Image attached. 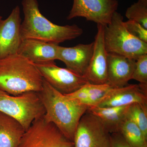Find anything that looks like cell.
<instances>
[{"instance_id": "6da1fadb", "label": "cell", "mask_w": 147, "mask_h": 147, "mask_svg": "<svg viewBox=\"0 0 147 147\" xmlns=\"http://www.w3.org/2000/svg\"><path fill=\"white\" fill-rule=\"evenodd\" d=\"M24 15L21 23V40L32 38L59 44L81 36L83 29L77 25L59 26L52 23L40 12L37 0H22Z\"/></svg>"}, {"instance_id": "7a4b0ae2", "label": "cell", "mask_w": 147, "mask_h": 147, "mask_svg": "<svg viewBox=\"0 0 147 147\" xmlns=\"http://www.w3.org/2000/svg\"><path fill=\"white\" fill-rule=\"evenodd\" d=\"M38 94L45 109V120L55 125L73 142L79 121L89 108L57 91L44 79Z\"/></svg>"}, {"instance_id": "3957f363", "label": "cell", "mask_w": 147, "mask_h": 147, "mask_svg": "<svg viewBox=\"0 0 147 147\" xmlns=\"http://www.w3.org/2000/svg\"><path fill=\"white\" fill-rule=\"evenodd\" d=\"M43 82L34 63L23 56L17 53L0 59V89L8 94L39 92Z\"/></svg>"}, {"instance_id": "277c9868", "label": "cell", "mask_w": 147, "mask_h": 147, "mask_svg": "<svg viewBox=\"0 0 147 147\" xmlns=\"http://www.w3.org/2000/svg\"><path fill=\"white\" fill-rule=\"evenodd\" d=\"M104 41L107 53L137 60L147 54V43L133 36L125 26L123 17L115 11L110 24L104 26Z\"/></svg>"}, {"instance_id": "5b68a950", "label": "cell", "mask_w": 147, "mask_h": 147, "mask_svg": "<svg viewBox=\"0 0 147 147\" xmlns=\"http://www.w3.org/2000/svg\"><path fill=\"white\" fill-rule=\"evenodd\" d=\"M0 112L16 119L26 130L35 120L44 115L45 110L38 92L13 95L0 89Z\"/></svg>"}, {"instance_id": "8992f818", "label": "cell", "mask_w": 147, "mask_h": 147, "mask_svg": "<svg viewBox=\"0 0 147 147\" xmlns=\"http://www.w3.org/2000/svg\"><path fill=\"white\" fill-rule=\"evenodd\" d=\"M18 147H74V144L43 116L35 120L25 131Z\"/></svg>"}, {"instance_id": "52a82bcc", "label": "cell", "mask_w": 147, "mask_h": 147, "mask_svg": "<svg viewBox=\"0 0 147 147\" xmlns=\"http://www.w3.org/2000/svg\"><path fill=\"white\" fill-rule=\"evenodd\" d=\"M111 134L100 119L87 110L74 133V147H110Z\"/></svg>"}, {"instance_id": "ba28073f", "label": "cell", "mask_w": 147, "mask_h": 147, "mask_svg": "<svg viewBox=\"0 0 147 147\" xmlns=\"http://www.w3.org/2000/svg\"><path fill=\"white\" fill-rule=\"evenodd\" d=\"M34 64L43 79L62 94L74 92L89 83L85 76L58 66L54 61Z\"/></svg>"}, {"instance_id": "9c48e42d", "label": "cell", "mask_w": 147, "mask_h": 147, "mask_svg": "<svg viewBox=\"0 0 147 147\" xmlns=\"http://www.w3.org/2000/svg\"><path fill=\"white\" fill-rule=\"evenodd\" d=\"M118 5V1L116 0H73L67 19L84 17L88 21L105 26L110 24Z\"/></svg>"}, {"instance_id": "30bf717a", "label": "cell", "mask_w": 147, "mask_h": 147, "mask_svg": "<svg viewBox=\"0 0 147 147\" xmlns=\"http://www.w3.org/2000/svg\"><path fill=\"white\" fill-rule=\"evenodd\" d=\"M104 28L102 25H97L93 53L84 76L90 84L99 85L108 83V53L104 44Z\"/></svg>"}, {"instance_id": "8fae6325", "label": "cell", "mask_w": 147, "mask_h": 147, "mask_svg": "<svg viewBox=\"0 0 147 147\" xmlns=\"http://www.w3.org/2000/svg\"><path fill=\"white\" fill-rule=\"evenodd\" d=\"M135 103L147 105V85L128 84L121 88H113L95 107H118Z\"/></svg>"}, {"instance_id": "7c38bea8", "label": "cell", "mask_w": 147, "mask_h": 147, "mask_svg": "<svg viewBox=\"0 0 147 147\" xmlns=\"http://www.w3.org/2000/svg\"><path fill=\"white\" fill-rule=\"evenodd\" d=\"M20 7L16 6L8 18L0 19V59L17 54L21 39Z\"/></svg>"}, {"instance_id": "4fadbf2b", "label": "cell", "mask_w": 147, "mask_h": 147, "mask_svg": "<svg viewBox=\"0 0 147 147\" xmlns=\"http://www.w3.org/2000/svg\"><path fill=\"white\" fill-rule=\"evenodd\" d=\"M94 47V42L73 47L59 46L57 60L63 62L67 68L84 76L91 59Z\"/></svg>"}, {"instance_id": "5bb4252c", "label": "cell", "mask_w": 147, "mask_h": 147, "mask_svg": "<svg viewBox=\"0 0 147 147\" xmlns=\"http://www.w3.org/2000/svg\"><path fill=\"white\" fill-rule=\"evenodd\" d=\"M59 44L39 40H22L17 54L34 64L53 61L58 59Z\"/></svg>"}, {"instance_id": "9a60e30c", "label": "cell", "mask_w": 147, "mask_h": 147, "mask_svg": "<svg viewBox=\"0 0 147 147\" xmlns=\"http://www.w3.org/2000/svg\"><path fill=\"white\" fill-rule=\"evenodd\" d=\"M136 60L125 56L108 53V83L114 88L128 85L135 69Z\"/></svg>"}, {"instance_id": "2e32d148", "label": "cell", "mask_w": 147, "mask_h": 147, "mask_svg": "<svg viewBox=\"0 0 147 147\" xmlns=\"http://www.w3.org/2000/svg\"><path fill=\"white\" fill-rule=\"evenodd\" d=\"M129 105L118 107L90 108L88 110L100 119L110 133L119 132L121 125L127 119Z\"/></svg>"}, {"instance_id": "e0dca14e", "label": "cell", "mask_w": 147, "mask_h": 147, "mask_svg": "<svg viewBox=\"0 0 147 147\" xmlns=\"http://www.w3.org/2000/svg\"><path fill=\"white\" fill-rule=\"evenodd\" d=\"M113 88L114 87L108 83L97 85L88 83L74 92L65 95L68 98L89 108L96 106Z\"/></svg>"}, {"instance_id": "ac0fdd59", "label": "cell", "mask_w": 147, "mask_h": 147, "mask_svg": "<svg viewBox=\"0 0 147 147\" xmlns=\"http://www.w3.org/2000/svg\"><path fill=\"white\" fill-rule=\"evenodd\" d=\"M25 131L17 120L0 112V147H18Z\"/></svg>"}, {"instance_id": "d6986e66", "label": "cell", "mask_w": 147, "mask_h": 147, "mask_svg": "<svg viewBox=\"0 0 147 147\" xmlns=\"http://www.w3.org/2000/svg\"><path fill=\"white\" fill-rule=\"evenodd\" d=\"M119 132L132 147H143L147 144V139L142 130L128 119L121 125Z\"/></svg>"}, {"instance_id": "ffe728a7", "label": "cell", "mask_w": 147, "mask_h": 147, "mask_svg": "<svg viewBox=\"0 0 147 147\" xmlns=\"http://www.w3.org/2000/svg\"><path fill=\"white\" fill-rule=\"evenodd\" d=\"M127 119L136 124L147 139V105L135 103L129 105Z\"/></svg>"}, {"instance_id": "44dd1931", "label": "cell", "mask_w": 147, "mask_h": 147, "mask_svg": "<svg viewBox=\"0 0 147 147\" xmlns=\"http://www.w3.org/2000/svg\"><path fill=\"white\" fill-rule=\"evenodd\" d=\"M128 20L137 22L147 29V0H138L126 10Z\"/></svg>"}, {"instance_id": "7402d4cb", "label": "cell", "mask_w": 147, "mask_h": 147, "mask_svg": "<svg viewBox=\"0 0 147 147\" xmlns=\"http://www.w3.org/2000/svg\"><path fill=\"white\" fill-rule=\"evenodd\" d=\"M131 79L138 81L140 84L147 85V54L140 56L136 60Z\"/></svg>"}, {"instance_id": "603a6c76", "label": "cell", "mask_w": 147, "mask_h": 147, "mask_svg": "<svg viewBox=\"0 0 147 147\" xmlns=\"http://www.w3.org/2000/svg\"><path fill=\"white\" fill-rule=\"evenodd\" d=\"M125 26L131 35L143 42L147 43V29L137 22L128 20Z\"/></svg>"}, {"instance_id": "cb8c5ba5", "label": "cell", "mask_w": 147, "mask_h": 147, "mask_svg": "<svg viewBox=\"0 0 147 147\" xmlns=\"http://www.w3.org/2000/svg\"><path fill=\"white\" fill-rule=\"evenodd\" d=\"M110 147H132L119 132L111 134Z\"/></svg>"}, {"instance_id": "d4e9b609", "label": "cell", "mask_w": 147, "mask_h": 147, "mask_svg": "<svg viewBox=\"0 0 147 147\" xmlns=\"http://www.w3.org/2000/svg\"><path fill=\"white\" fill-rule=\"evenodd\" d=\"M143 147H147V144H146L145 145V146H144Z\"/></svg>"}, {"instance_id": "484cf974", "label": "cell", "mask_w": 147, "mask_h": 147, "mask_svg": "<svg viewBox=\"0 0 147 147\" xmlns=\"http://www.w3.org/2000/svg\"><path fill=\"white\" fill-rule=\"evenodd\" d=\"M2 17L1 16H0V19H2Z\"/></svg>"}, {"instance_id": "4316f807", "label": "cell", "mask_w": 147, "mask_h": 147, "mask_svg": "<svg viewBox=\"0 0 147 147\" xmlns=\"http://www.w3.org/2000/svg\"><path fill=\"white\" fill-rule=\"evenodd\" d=\"M116 1H118V0H116Z\"/></svg>"}]
</instances>
